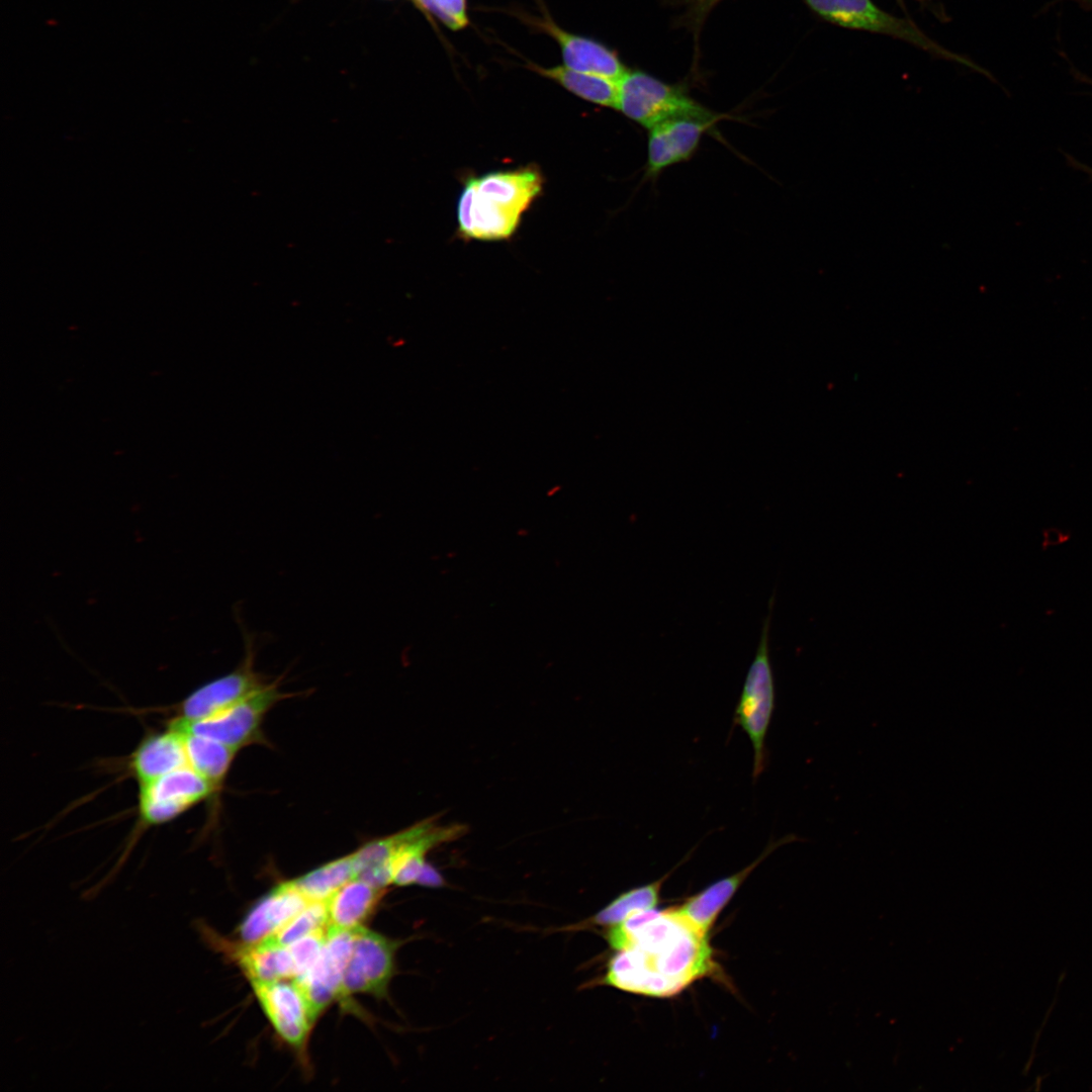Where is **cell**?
<instances>
[{
    "label": "cell",
    "instance_id": "1",
    "mask_svg": "<svg viewBox=\"0 0 1092 1092\" xmlns=\"http://www.w3.org/2000/svg\"><path fill=\"white\" fill-rule=\"evenodd\" d=\"M607 938L617 952L604 982L623 991L673 996L714 971L707 933L675 907L636 912L610 926Z\"/></svg>",
    "mask_w": 1092,
    "mask_h": 1092
},
{
    "label": "cell",
    "instance_id": "2",
    "mask_svg": "<svg viewBox=\"0 0 1092 1092\" xmlns=\"http://www.w3.org/2000/svg\"><path fill=\"white\" fill-rule=\"evenodd\" d=\"M616 109L647 129L676 117L721 119V115L698 103L679 87L642 71L628 70L618 82Z\"/></svg>",
    "mask_w": 1092,
    "mask_h": 1092
},
{
    "label": "cell",
    "instance_id": "3",
    "mask_svg": "<svg viewBox=\"0 0 1092 1092\" xmlns=\"http://www.w3.org/2000/svg\"><path fill=\"white\" fill-rule=\"evenodd\" d=\"M770 609L763 622L757 650L748 668L733 719L750 740L754 781L767 765L765 738L775 709L776 693L768 647Z\"/></svg>",
    "mask_w": 1092,
    "mask_h": 1092
},
{
    "label": "cell",
    "instance_id": "4",
    "mask_svg": "<svg viewBox=\"0 0 1092 1092\" xmlns=\"http://www.w3.org/2000/svg\"><path fill=\"white\" fill-rule=\"evenodd\" d=\"M279 682L280 678L267 681L240 702L205 719L194 722L172 719L169 723L239 751L264 741L261 726L265 715L276 703L291 696L280 691Z\"/></svg>",
    "mask_w": 1092,
    "mask_h": 1092
},
{
    "label": "cell",
    "instance_id": "5",
    "mask_svg": "<svg viewBox=\"0 0 1092 1092\" xmlns=\"http://www.w3.org/2000/svg\"><path fill=\"white\" fill-rule=\"evenodd\" d=\"M814 12L836 25L891 35L931 54L976 68L968 60L940 47L914 23L891 15L872 0H803Z\"/></svg>",
    "mask_w": 1092,
    "mask_h": 1092
},
{
    "label": "cell",
    "instance_id": "6",
    "mask_svg": "<svg viewBox=\"0 0 1092 1092\" xmlns=\"http://www.w3.org/2000/svg\"><path fill=\"white\" fill-rule=\"evenodd\" d=\"M140 824H166L216 794L211 784L188 764L139 786Z\"/></svg>",
    "mask_w": 1092,
    "mask_h": 1092
},
{
    "label": "cell",
    "instance_id": "7",
    "mask_svg": "<svg viewBox=\"0 0 1092 1092\" xmlns=\"http://www.w3.org/2000/svg\"><path fill=\"white\" fill-rule=\"evenodd\" d=\"M244 631L245 653L231 672L213 678L188 694L175 706L173 719L194 722L210 717L240 702L267 682L255 669L254 639Z\"/></svg>",
    "mask_w": 1092,
    "mask_h": 1092
},
{
    "label": "cell",
    "instance_id": "8",
    "mask_svg": "<svg viewBox=\"0 0 1092 1092\" xmlns=\"http://www.w3.org/2000/svg\"><path fill=\"white\" fill-rule=\"evenodd\" d=\"M397 943L363 926L355 929L352 954L344 972L340 996L369 993L382 996L394 972Z\"/></svg>",
    "mask_w": 1092,
    "mask_h": 1092
},
{
    "label": "cell",
    "instance_id": "9",
    "mask_svg": "<svg viewBox=\"0 0 1092 1092\" xmlns=\"http://www.w3.org/2000/svg\"><path fill=\"white\" fill-rule=\"evenodd\" d=\"M253 991L277 1033L294 1048H301L315 1020L307 1000L292 982H251Z\"/></svg>",
    "mask_w": 1092,
    "mask_h": 1092
},
{
    "label": "cell",
    "instance_id": "10",
    "mask_svg": "<svg viewBox=\"0 0 1092 1092\" xmlns=\"http://www.w3.org/2000/svg\"><path fill=\"white\" fill-rule=\"evenodd\" d=\"M354 938L355 929L329 927L324 950L315 965L293 980L303 992L315 1018L335 997L340 996Z\"/></svg>",
    "mask_w": 1092,
    "mask_h": 1092
},
{
    "label": "cell",
    "instance_id": "11",
    "mask_svg": "<svg viewBox=\"0 0 1092 1092\" xmlns=\"http://www.w3.org/2000/svg\"><path fill=\"white\" fill-rule=\"evenodd\" d=\"M198 930L210 945L236 962L250 982L295 978V967L288 947L271 937L253 943H234L219 937L203 923H200Z\"/></svg>",
    "mask_w": 1092,
    "mask_h": 1092
},
{
    "label": "cell",
    "instance_id": "12",
    "mask_svg": "<svg viewBox=\"0 0 1092 1092\" xmlns=\"http://www.w3.org/2000/svg\"><path fill=\"white\" fill-rule=\"evenodd\" d=\"M717 120L676 117L648 129L646 176L656 178L664 169L689 160L703 134Z\"/></svg>",
    "mask_w": 1092,
    "mask_h": 1092
},
{
    "label": "cell",
    "instance_id": "13",
    "mask_svg": "<svg viewBox=\"0 0 1092 1092\" xmlns=\"http://www.w3.org/2000/svg\"><path fill=\"white\" fill-rule=\"evenodd\" d=\"M184 733L172 724L147 734L129 757L128 769L139 786L187 765Z\"/></svg>",
    "mask_w": 1092,
    "mask_h": 1092
},
{
    "label": "cell",
    "instance_id": "14",
    "mask_svg": "<svg viewBox=\"0 0 1092 1092\" xmlns=\"http://www.w3.org/2000/svg\"><path fill=\"white\" fill-rule=\"evenodd\" d=\"M537 25L558 42L565 67L615 82H619L627 73L628 69L618 55L603 43L565 31L548 17Z\"/></svg>",
    "mask_w": 1092,
    "mask_h": 1092
},
{
    "label": "cell",
    "instance_id": "15",
    "mask_svg": "<svg viewBox=\"0 0 1092 1092\" xmlns=\"http://www.w3.org/2000/svg\"><path fill=\"white\" fill-rule=\"evenodd\" d=\"M309 901L293 881L282 883L262 898L247 914L239 932L244 942L263 940L302 911Z\"/></svg>",
    "mask_w": 1092,
    "mask_h": 1092
},
{
    "label": "cell",
    "instance_id": "16",
    "mask_svg": "<svg viewBox=\"0 0 1092 1092\" xmlns=\"http://www.w3.org/2000/svg\"><path fill=\"white\" fill-rule=\"evenodd\" d=\"M794 839L793 835L772 840L761 854L739 872L716 881L703 891L688 898L676 911L704 933H708L721 910L734 896L747 877L779 846Z\"/></svg>",
    "mask_w": 1092,
    "mask_h": 1092
},
{
    "label": "cell",
    "instance_id": "17",
    "mask_svg": "<svg viewBox=\"0 0 1092 1092\" xmlns=\"http://www.w3.org/2000/svg\"><path fill=\"white\" fill-rule=\"evenodd\" d=\"M520 219L521 216L479 198L475 179L467 181L457 205L458 229L462 237L469 240H505L516 232Z\"/></svg>",
    "mask_w": 1092,
    "mask_h": 1092
},
{
    "label": "cell",
    "instance_id": "18",
    "mask_svg": "<svg viewBox=\"0 0 1092 1092\" xmlns=\"http://www.w3.org/2000/svg\"><path fill=\"white\" fill-rule=\"evenodd\" d=\"M474 179L479 198L519 216L542 190V176L533 168L492 172Z\"/></svg>",
    "mask_w": 1092,
    "mask_h": 1092
},
{
    "label": "cell",
    "instance_id": "19",
    "mask_svg": "<svg viewBox=\"0 0 1092 1092\" xmlns=\"http://www.w3.org/2000/svg\"><path fill=\"white\" fill-rule=\"evenodd\" d=\"M360 879H353L337 890L326 902L329 927L355 929L370 916L383 895Z\"/></svg>",
    "mask_w": 1092,
    "mask_h": 1092
},
{
    "label": "cell",
    "instance_id": "20",
    "mask_svg": "<svg viewBox=\"0 0 1092 1092\" xmlns=\"http://www.w3.org/2000/svg\"><path fill=\"white\" fill-rule=\"evenodd\" d=\"M180 730L185 737L188 765L208 781L217 793L238 751L214 739Z\"/></svg>",
    "mask_w": 1092,
    "mask_h": 1092
},
{
    "label": "cell",
    "instance_id": "21",
    "mask_svg": "<svg viewBox=\"0 0 1092 1092\" xmlns=\"http://www.w3.org/2000/svg\"><path fill=\"white\" fill-rule=\"evenodd\" d=\"M531 69L541 76L555 81L579 98L605 107H617L618 82L602 76L578 72L565 66L543 68L531 65Z\"/></svg>",
    "mask_w": 1092,
    "mask_h": 1092
},
{
    "label": "cell",
    "instance_id": "22",
    "mask_svg": "<svg viewBox=\"0 0 1092 1092\" xmlns=\"http://www.w3.org/2000/svg\"><path fill=\"white\" fill-rule=\"evenodd\" d=\"M397 833L366 843L352 854L356 879L376 888L392 884L391 862L397 847Z\"/></svg>",
    "mask_w": 1092,
    "mask_h": 1092
},
{
    "label": "cell",
    "instance_id": "23",
    "mask_svg": "<svg viewBox=\"0 0 1092 1092\" xmlns=\"http://www.w3.org/2000/svg\"><path fill=\"white\" fill-rule=\"evenodd\" d=\"M355 878V866L350 854L323 864L293 882L309 901H326Z\"/></svg>",
    "mask_w": 1092,
    "mask_h": 1092
},
{
    "label": "cell",
    "instance_id": "24",
    "mask_svg": "<svg viewBox=\"0 0 1092 1092\" xmlns=\"http://www.w3.org/2000/svg\"><path fill=\"white\" fill-rule=\"evenodd\" d=\"M669 873L646 885L631 889L613 900L595 917V922L612 926L628 916L653 909L659 902L660 890Z\"/></svg>",
    "mask_w": 1092,
    "mask_h": 1092
},
{
    "label": "cell",
    "instance_id": "25",
    "mask_svg": "<svg viewBox=\"0 0 1092 1092\" xmlns=\"http://www.w3.org/2000/svg\"><path fill=\"white\" fill-rule=\"evenodd\" d=\"M328 927L326 902L311 901L302 911L269 937L284 946H288L312 932L328 929Z\"/></svg>",
    "mask_w": 1092,
    "mask_h": 1092
},
{
    "label": "cell",
    "instance_id": "26",
    "mask_svg": "<svg viewBox=\"0 0 1092 1092\" xmlns=\"http://www.w3.org/2000/svg\"><path fill=\"white\" fill-rule=\"evenodd\" d=\"M327 930L312 932L287 946L295 967L294 979L305 975L315 965L325 947Z\"/></svg>",
    "mask_w": 1092,
    "mask_h": 1092
},
{
    "label": "cell",
    "instance_id": "27",
    "mask_svg": "<svg viewBox=\"0 0 1092 1092\" xmlns=\"http://www.w3.org/2000/svg\"><path fill=\"white\" fill-rule=\"evenodd\" d=\"M421 8L433 13L452 29L464 27L467 22L465 0H415Z\"/></svg>",
    "mask_w": 1092,
    "mask_h": 1092
},
{
    "label": "cell",
    "instance_id": "28",
    "mask_svg": "<svg viewBox=\"0 0 1092 1092\" xmlns=\"http://www.w3.org/2000/svg\"><path fill=\"white\" fill-rule=\"evenodd\" d=\"M720 0H686L689 10V15L693 18L694 22L699 23L712 7Z\"/></svg>",
    "mask_w": 1092,
    "mask_h": 1092
},
{
    "label": "cell",
    "instance_id": "29",
    "mask_svg": "<svg viewBox=\"0 0 1092 1092\" xmlns=\"http://www.w3.org/2000/svg\"><path fill=\"white\" fill-rule=\"evenodd\" d=\"M417 884L429 887H440L444 884V880L437 870L427 862Z\"/></svg>",
    "mask_w": 1092,
    "mask_h": 1092
},
{
    "label": "cell",
    "instance_id": "30",
    "mask_svg": "<svg viewBox=\"0 0 1092 1092\" xmlns=\"http://www.w3.org/2000/svg\"><path fill=\"white\" fill-rule=\"evenodd\" d=\"M529 534H530V531L527 528L522 527V528H519L517 530V536L520 537V538H525V537L529 536Z\"/></svg>",
    "mask_w": 1092,
    "mask_h": 1092
},
{
    "label": "cell",
    "instance_id": "31",
    "mask_svg": "<svg viewBox=\"0 0 1092 1092\" xmlns=\"http://www.w3.org/2000/svg\"><path fill=\"white\" fill-rule=\"evenodd\" d=\"M1076 75H1077V76H1078V77H1079V78H1080L1081 80L1085 81L1086 83H1088L1089 85H1091V86H1092V79H1091V78H1088V77H1086V76H1084V75H1081V74H1076Z\"/></svg>",
    "mask_w": 1092,
    "mask_h": 1092
},
{
    "label": "cell",
    "instance_id": "32",
    "mask_svg": "<svg viewBox=\"0 0 1092 1092\" xmlns=\"http://www.w3.org/2000/svg\"><path fill=\"white\" fill-rule=\"evenodd\" d=\"M557 491H559V487H558V486H555V487L551 488V489H550V490H549V491L547 492V495H548V496H552V495H554L555 493H557Z\"/></svg>",
    "mask_w": 1092,
    "mask_h": 1092
},
{
    "label": "cell",
    "instance_id": "33",
    "mask_svg": "<svg viewBox=\"0 0 1092 1092\" xmlns=\"http://www.w3.org/2000/svg\"><path fill=\"white\" fill-rule=\"evenodd\" d=\"M456 555L457 553L455 551H450L447 553L448 558H454Z\"/></svg>",
    "mask_w": 1092,
    "mask_h": 1092
},
{
    "label": "cell",
    "instance_id": "34",
    "mask_svg": "<svg viewBox=\"0 0 1092 1092\" xmlns=\"http://www.w3.org/2000/svg\"><path fill=\"white\" fill-rule=\"evenodd\" d=\"M1086 172L1092 174V169H1087Z\"/></svg>",
    "mask_w": 1092,
    "mask_h": 1092
}]
</instances>
